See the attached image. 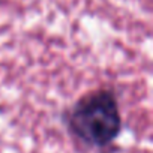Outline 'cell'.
<instances>
[{
    "label": "cell",
    "instance_id": "1",
    "mask_svg": "<svg viewBox=\"0 0 153 153\" xmlns=\"http://www.w3.org/2000/svg\"><path fill=\"white\" fill-rule=\"evenodd\" d=\"M69 129L81 143L105 147L113 143L122 128L117 98L110 90L84 95L69 110Z\"/></svg>",
    "mask_w": 153,
    "mask_h": 153
}]
</instances>
